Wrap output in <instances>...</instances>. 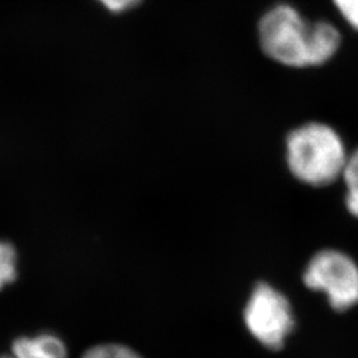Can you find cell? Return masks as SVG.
<instances>
[{"mask_svg":"<svg viewBox=\"0 0 358 358\" xmlns=\"http://www.w3.org/2000/svg\"><path fill=\"white\" fill-rule=\"evenodd\" d=\"M264 53L282 65L301 68L324 64L340 47V34L328 22H308L294 7L280 4L259 23Z\"/></svg>","mask_w":358,"mask_h":358,"instance_id":"6da1fadb","label":"cell"},{"mask_svg":"<svg viewBox=\"0 0 358 358\" xmlns=\"http://www.w3.org/2000/svg\"><path fill=\"white\" fill-rule=\"evenodd\" d=\"M287 161L299 180L310 186H327L343 174L345 148L331 127L312 122L288 136Z\"/></svg>","mask_w":358,"mask_h":358,"instance_id":"7a4b0ae2","label":"cell"},{"mask_svg":"<svg viewBox=\"0 0 358 358\" xmlns=\"http://www.w3.org/2000/svg\"><path fill=\"white\" fill-rule=\"evenodd\" d=\"M244 322L256 340L272 350L284 345L294 325L285 296L266 282L256 285L244 309Z\"/></svg>","mask_w":358,"mask_h":358,"instance_id":"3957f363","label":"cell"},{"mask_svg":"<svg viewBox=\"0 0 358 358\" xmlns=\"http://www.w3.org/2000/svg\"><path fill=\"white\" fill-rule=\"evenodd\" d=\"M304 282L308 288L327 294L336 310H346L358 304V267L338 251L327 250L309 262Z\"/></svg>","mask_w":358,"mask_h":358,"instance_id":"277c9868","label":"cell"},{"mask_svg":"<svg viewBox=\"0 0 358 358\" xmlns=\"http://www.w3.org/2000/svg\"><path fill=\"white\" fill-rule=\"evenodd\" d=\"M15 358H68L64 341L53 333H41L35 337H19L11 346Z\"/></svg>","mask_w":358,"mask_h":358,"instance_id":"5b68a950","label":"cell"},{"mask_svg":"<svg viewBox=\"0 0 358 358\" xmlns=\"http://www.w3.org/2000/svg\"><path fill=\"white\" fill-rule=\"evenodd\" d=\"M17 278V252L13 244L0 241V291Z\"/></svg>","mask_w":358,"mask_h":358,"instance_id":"8992f818","label":"cell"},{"mask_svg":"<svg viewBox=\"0 0 358 358\" xmlns=\"http://www.w3.org/2000/svg\"><path fill=\"white\" fill-rule=\"evenodd\" d=\"M81 358H143L131 348L122 344H101L88 349Z\"/></svg>","mask_w":358,"mask_h":358,"instance_id":"52a82bcc","label":"cell"},{"mask_svg":"<svg viewBox=\"0 0 358 358\" xmlns=\"http://www.w3.org/2000/svg\"><path fill=\"white\" fill-rule=\"evenodd\" d=\"M346 22L358 31V0H333Z\"/></svg>","mask_w":358,"mask_h":358,"instance_id":"ba28073f","label":"cell"},{"mask_svg":"<svg viewBox=\"0 0 358 358\" xmlns=\"http://www.w3.org/2000/svg\"><path fill=\"white\" fill-rule=\"evenodd\" d=\"M343 177L345 179L348 189L358 187V150L352 154L349 158H346Z\"/></svg>","mask_w":358,"mask_h":358,"instance_id":"9c48e42d","label":"cell"},{"mask_svg":"<svg viewBox=\"0 0 358 358\" xmlns=\"http://www.w3.org/2000/svg\"><path fill=\"white\" fill-rule=\"evenodd\" d=\"M101 1L106 8H109L110 11L120 13V11H125L128 8H131L133 6H136V3L138 0H99Z\"/></svg>","mask_w":358,"mask_h":358,"instance_id":"30bf717a","label":"cell"},{"mask_svg":"<svg viewBox=\"0 0 358 358\" xmlns=\"http://www.w3.org/2000/svg\"><path fill=\"white\" fill-rule=\"evenodd\" d=\"M346 207L350 211V214H353L355 217H358V187L348 189Z\"/></svg>","mask_w":358,"mask_h":358,"instance_id":"8fae6325","label":"cell"},{"mask_svg":"<svg viewBox=\"0 0 358 358\" xmlns=\"http://www.w3.org/2000/svg\"><path fill=\"white\" fill-rule=\"evenodd\" d=\"M0 358H15V357H13V356H11V355H10V356H3V357H0Z\"/></svg>","mask_w":358,"mask_h":358,"instance_id":"7c38bea8","label":"cell"}]
</instances>
